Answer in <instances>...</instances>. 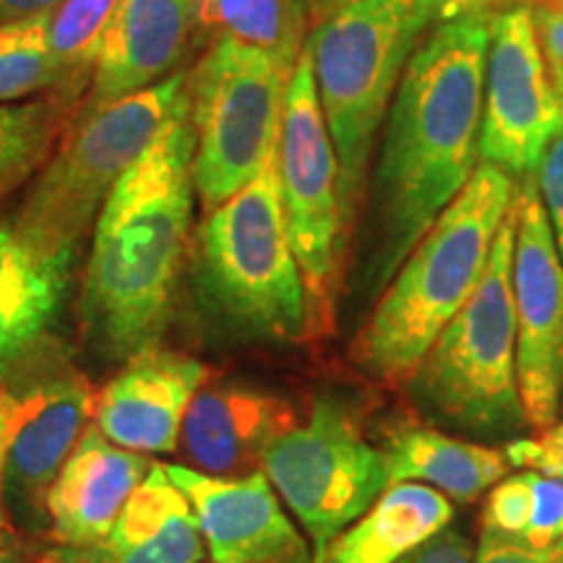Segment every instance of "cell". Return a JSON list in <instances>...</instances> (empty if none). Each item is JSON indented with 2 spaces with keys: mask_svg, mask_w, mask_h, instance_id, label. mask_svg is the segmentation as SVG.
Wrapping results in <instances>:
<instances>
[{
  "mask_svg": "<svg viewBox=\"0 0 563 563\" xmlns=\"http://www.w3.org/2000/svg\"><path fill=\"white\" fill-rule=\"evenodd\" d=\"M490 11L435 24L407 63L386 112L368 186L363 292L382 295L481 165Z\"/></svg>",
  "mask_w": 563,
  "mask_h": 563,
  "instance_id": "obj_1",
  "label": "cell"
},
{
  "mask_svg": "<svg viewBox=\"0 0 563 563\" xmlns=\"http://www.w3.org/2000/svg\"><path fill=\"white\" fill-rule=\"evenodd\" d=\"M194 152L186 87L91 232L79 316L84 340L102 361L129 363L159 347L191 238Z\"/></svg>",
  "mask_w": 563,
  "mask_h": 563,
  "instance_id": "obj_2",
  "label": "cell"
},
{
  "mask_svg": "<svg viewBox=\"0 0 563 563\" xmlns=\"http://www.w3.org/2000/svg\"><path fill=\"white\" fill-rule=\"evenodd\" d=\"M514 196L517 180L481 162L462 194L420 238L352 342V361L371 378L407 384L481 282Z\"/></svg>",
  "mask_w": 563,
  "mask_h": 563,
  "instance_id": "obj_3",
  "label": "cell"
},
{
  "mask_svg": "<svg viewBox=\"0 0 563 563\" xmlns=\"http://www.w3.org/2000/svg\"><path fill=\"white\" fill-rule=\"evenodd\" d=\"M435 26L415 0H342L316 16L306 47L316 91L340 165L347 232L368 194L371 159L394 91L418 45Z\"/></svg>",
  "mask_w": 563,
  "mask_h": 563,
  "instance_id": "obj_4",
  "label": "cell"
},
{
  "mask_svg": "<svg viewBox=\"0 0 563 563\" xmlns=\"http://www.w3.org/2000/svg\"><path fill=\"white\" fill-rule=\"evenodd\" d=\"M201 308L228 336L290 344L311 336L308 298L287 235L279 152L235 196L207 211L194 249Z\"/></svg>",
  "mask_w": 563,
  "mask_h": 563,
  "instance_id": "obj_5",
  "label": "cell"
},
{
  "mask_svg": "<svg viewBox=\"0 0 563 563\" xmlns=\"http://www.w3.org/2000/svg\"><path fill=\"white\" fill-rule=\"evenodd\" d=\"M514 238L517 211L511 207L473 295L441 329L405 384L428 420L449 431L506 443L530 431L517 382Z\"/></svg>",
  "mask_w": 563,
  "mask_h": 563,
  "instance_id": "obj_6",
  "label": "cell"
},
{
  "mask_svg": "<svg viewBox=\"0 0 563 563\" xmlns=\"http://www.w3.org/2000/svg\"><path fill=\"white\" fill-rule=\"evenodd\" d=\"M186 87L188 74L175 70L157 87L84 112L21 203L13 222L19 235L45 256L74 264L81 238L95 228L115 183L157 136Z\"/></svg>",
  "mask_w": 563,
  "mask_h": 563,
  "instance_id": "obj_7",
  "label": "cell"
},
{
  "mask_svg": "<svg viewBox=\"0 0 563 563\" xmlns=\"http://www.w3.org/2000/svg\"><path fill=\"white\" fill-rule=\"evenodd\" d=\"M292 63L217 40L188 76L194 186L203 211L217 209L277 157Z\"/></svg>",
  "mask_w": 563,
  "mask_h": 563,
  "instance_id": "obj_8",
  "label": "cell"
},
{
  "mask_svg": "<svg viewBox=\"0 0 563 563\" xmlns=\"http://www.w3.org/2000/svg\"><path fill=\"white\" fill-rule=\"evenodd\" d=\"M279 188L287 235L306 285L311 334H321L332 327L334 295L352 235L342 217L340 165L308 47L295 63L282 112Z\"/></svg>",
  "mask_w": 563,
  "mask_h": 563,
  "instance_id": "obj_9",
  "label": "cell"
},
{
  "mask_svg": "<svg viewBox=\"0 0 563 563\" xmlns=\"http://www.w3.org/2000/svg\"><path fill=\"white\" fill-rule=\"evenodd\" d=\"M262 473L300 522L313 563L389 488L384 449L332 397L316 399L308 418L274 441Z\"/></svg>",
  "mask_w": 563,
  "mask_h": 563,
  "instance_id": "obj_10",
  "label": "cell"
},
{
  "mask_svg": "<svg viewBox=\"0 0 563 563\" xmlns=\"http://www.w3.org/2000/svg\"><path fill=\"white\" fill-rule=\"evenodd\" d=\"M561 125L563 104L540 47L532 9L511 5L493 13L485 58L481 162L522 180L538 173Z\"/></svg>",
  "mask_w": 563,
  "mask_h": 563,
  "instance_id": "obj_11",
  "label": "cell"
},
{
  "mask_svg": "<svg viewBox=\"0 0 563 563\" xmlns=\"http://www.w3.org/2000/svg\"><path fill=\"white\" fill-rule=\"evenodd\" d=\"M511 292L517 321V382L527 426L543 433L563 399V269L538 178L517 180Z\"/></svg>",
  "mask_w": 563,
  "mask_h": 563,
  "instance_id": "obj_12",
  "label": "cell"
},
{
  "mask_svg": "<svg viewBox=\"0 0 563 563\" xmlns=\"http://www.w3.org/2000/svg\"><path fill=\"white\" fill-rule=\"evenodd\" d=\"M167 473L199 519L211 563H313L306 532L292 522L262 470L214 477L170 464Z\"/></svg>",
  "mask_w": 563,
  "mask_h": 563,
  "instance_id": "obj_13",
  "label": "cell"
},
{
  "mask_svg": "<svg viewBox=\"0 0 563 563\" xmlns=\"http://www.w3.org/2000/svg\"><path fill=\"white\" fill-rule=\"evenodd\" d=\"M207 373V365L178 352H141L97 397L95 426L129 452H175L183 418Z\"/></svg>",
  "mask_w": 563,
  "mask_h": 563,
  "instance_id": "obj_14",
  "label": "cell"
},
{
  "mask_svg": "<svg viewBox=\"0 0 563 563\" xmlns=\"http://www.w3.org/2000/svg\"><path fill=\"white\" fill-rule=\"evenodd\" d=\"M300 422L290 399L245 384L211 386L196 394L180 428V449L194 470L243 477L262 470L274 441Z\"/></svg>",
  "mask_w": 563,
  "mask_h": 563,
  "instance_id": "obj_15",
  "label": "cell"
},
{
  "mask_svg": "<svg viewBox=\"0 0 563 563\" xmlns=\"http://www.w3.org/2000/svg\"><path fill=\"white\" fill-rule=\"evenodd\" d=\"M196 26V0H121L97 47L84 112L170 79Z\"/></svg>",
  "mask_w": 563,
  "mask_h": 563,
  "instance_id": "obj_16",
  "label": "cell"
},
{
  "mask_svg": "<svg viewBox=\"0 0 563 563\" xmlns=\"http://www.w3.org/2000/svg\"><path fill=\"white\" fill-rule=\"evenodd\" d=\"M95 410L91 391L74 373L45 378L16 399L13 428L3 467V488L11 501L37 511L60 467L81 439Z\"/></svg>",
  "mask_w": 563,
  "mask_h": 563,
  "instance_id": "obj_17",
  "label": "cell"
},
{
  "mask_svg": "<svg viewBox=\"0 0 563 563\" xmlns=\"http://www.w3.org/2000/svg\"><path fill=\"white\" fill-rule=\"evenodd\" d=\"M199 519L162 464H152L110 534L91 545H55L45 563H201Z\"/></svg>",
  "mask_w": 563,
  "mask_h": 563,
  "instance_id": "obj_18",
  "label": "cell"
},
{
  "mask_svg": "<svg viewBox=\"0 0 563 563\" xmlns=\"http://www.w3.org/2000/svg\"><path fill=\"white\" fill-rule=\"evenodd\" d=\"M146 473L144 454L112 443L97 426L87 428L47 493L53 543L91 545L108 538Z\"/></svg>",
  "mask_w": 563,
  "mask_h": 563,
  "instance_id": "obj_19",
  "label": "cell"
},
{
  "mask_svg": "<svg viewBox=\"0 0 563 563\" xmlns=\"http://www.w3.org/2000/svg\"><path fill=\"white\" fill-rule=\"evenodd\" d=\"M70 266L45 256L0 224V376L47 334L66 292Z\"/></svg>",
  "mask_w": 563,
  "mask_h": 563,
  "instance_id": "obj_20",
  "label": "cell"
},
{
  "mask_svg": "<svg viewBox=\"0 0 563 563\" xmlns=\"http://www.w3.org/2000/svg\"><path fill=\"white\" fill-rule=\"evenodd\" d=\"M389 485L420 483L449 501L473 504L509 475L504 449L456 439L426 426L397 428L384 443Z\"/></svg>",
  "mask_w": 563,
  "mask_h": 563,
  "instance_id": "obj_21",
  "label": "cell"
},
{
  "mask_svg": "<svg viewBox=\"0 0 563 563\" xmlns=\"http://www.w3.org/2000/svg\"><path fill=\"white\" fill-rule=\"evenodd\" d=\"M452 517L454 506L443 493L420 483L389 485L316 563H397L452 525Z\"/></svg>",
  "mask_w": 563,
  "mask_h": 563,
  "instance_id": "obj_22",
  "label": "cell"
},
{
  "mask_svg": "<svg viewBox=\"0 0 563 563\" xmlns=\"http://www.w3.org/2000/svg\"><path fill=\"white\" fill-rule=\"evenodd\" d=\"M196 30L298 63L308 40L306 0H196Z\"/></svg>",
  "mask_w": 563,
  "mask_h": 563,
  "instance_id": "obj_23",
  "label": "cell"
},
{
  "mask_svg": "<svg viewBox=\"0 0 563 563\" xmlns=\"http://www.w3.org/2000/svg\"><path fill=\"white\" fill-rule=\"evenodd\" d=\"M483 530L527 543H551L563 538V481L534 470L506 475L485 498Z\"/></svg>",
  "mask_w": 563,
  "mask_h": 563,
  "instance_id": "obj_24",
  "label": "cell"
},
{
  "mask_svg": "<svg viewBox=\"0 0 563 563\" xmlns=\"http://www.w3.org/2000/svg\"><path fill=\"white\" fill-rule=\"evenodd\" d=\"M60 100L0 104V199L45 165L60 133Z\"/></svg>",
  "mask_w": 563,
  "mask_h": 563,
  "instance_id": "obj_25",
  "label": "cell"
},
{
  "mask_svg": "<svg viewBox=\"0 0 563 563\" xmlns=\"http://www.w3.org/2000/svg\"><path fill=\"white\" fill-rule=\"evenodd\" d=\"M51 87H60L51 13L0 24V104L32 100Z\"/></svg>",
  "mask_w": 563,
  "mask_h": 563,
  "instance_id": "obj_26",
  "label": "cell"
},
{
  "mask_svg": "<svg viewBox=\"0 0 563 563\" xmlns=\"http://www.w3.org/2000/svg\"><path fill=\"white\" fill-rule=\"evenodd\" d=\"M121 0H60L51 13V42L60 66V87L91 81L97 47Z\"/></svg>",
  "mask_w": 563,
  "mask_h": 563,
  "instance_id": "obj_27",
  "label": "cell"
},
{
  "mask_svg": "<svg viewBox=\"0 0 563 563\" xmlns=\"http://www.w3.org/2000/svg\"><path fill=\"white\" fill-rule=\"evenodd\" d=\"M473 563H563V538L551 543H527L509 534L481 530Z\"/></svg>",
  "mask_w": 563,
  "mask_h": 563,
  "instance_id": "obj_28",
  "label": "cell"
},
{
  "mask_svg": "<svg viewBox=\"0 0 563 563\" xmlns=\"http://www.w3.org/2000/svg\"><path fill=\"white\" fill-rule=\"evenodd\" d=\"M506 460L511 467L534 470L555 481H563V420L553 422L543 433L532 435V439H514L504 446Z\"/></svg>",
  "mask_w": 563,
  "mask_h": 563,
  "instance_id": "obj_29",
  "label": "cell"
},
{
  "mask_svg": "<svg viewBox=\"0 0 563 563\" xmlns=\"http://www.w3.org/2000/svg\"><path fill=\"white\" fill-rule=\"evenodd\" d=\"M538 188L540 199H543L548 222H551L555 253H559V262L563 269V125L555 133L551 146H548L543 162H540L538 173ZM563 407V399H561Z\"/></svg>",
  "mask_w": 563,
  "mask_h": 563,
  "instance_id": "obj_30",
  "label": "cell"
},
{
  "mask_svg": "<svg viewBox=\"0 0 563 563\" xmlns=\"http://www.w3.org/2000/svg\"><path fill=\"white\" fill-rule=\"evenodd\" d=\"M473 553L475 545L467 538V532L449 525L441 532H435L433 538H428L426 543L412 548L397 563H473Z\"/></svg>",
  "mask_w": 563,
  "mask_h": 563,
  "instance_id": "obj_31",
  "label": "cell"
},
{
  "mask_svg": "<svg viewBox=\"0 0 563 563\" xmlns=\"http://www.w3.org/2000/svg\"><path fill=\"white\" fill-rule=\"evenodd\" d=\"M534 30H538L540 47H543L553 87L563 104V13L553 9H532Z\"/></svg>",
  "mask_w": 563,
  "mask_h": 563,
  "instance_id": "obj_32",
  "label": "cell"
},
{
  "mask_svg": "<svg viewBox=\"0 0 563 563\" xmlns=\"http://www.w3.org/2000/svg\"><path fill=\"white\" fill-rule=\"evenodd\" d=\"M306 3H308V16L316 19L319 13L329 11L336 3H342V0H306ZM415 3H420L422 9L431 13L435 24H443V21L467 16V13L488 11V5L496 3V0H415Z\"/></svg>",
  "mask_w": 563,
  "mask_h": 563,
  "instance_id": "obj_33",
  "label": "cell"
},
{
  "mask_svg": "<svg viewBox=\"0 0 563 563\" xmlns=\"http://www.w3.org/2000/svg\"><path fill=\"white\" fill-rule=\"evenodd\" d=\"M13 412H16V399H13L9 391L0 389V530H9V517H5V506H3V467H5V454H9Z\"/></svg>",
  "mask_w": 563,
  "mask_h": 563,
  "instance_id": "obj_34",
  "label": "cell"
},
{
  "mask_svg": "<svg viewBox=\"0 0 563 563\" xmlns=\"http://www.w3.org/2000/svg\"><path fill=\"white\" fill-rule=\"evenodd\" d=\"M60 5V0H0V24L45 16Z\"/></svg>",
  "mask_w": 563,
  "mask_h": 563,
  "instance_id": "obj_35",
  "label": "cell"
},
{
  "mask_svg": "<svg viewBox=\"0 0 563 563\" xmlns=\"http://www.w3.org/2000/svg\"><path fill=\"white\" fill-rule=\"evenodd\" d=\"M5 532L9 530H0V563H16V559H13V545Z\"/></svg>",
  "mask_w": 563,
  "mask_h": 563,
  "instance_id": "obj_36",
  "label": "cell"
}]
</instances>
